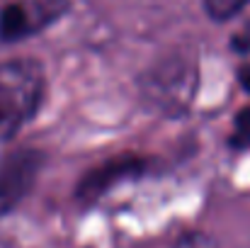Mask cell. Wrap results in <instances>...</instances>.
<instances>
[{
    "label": "cell",
    "mask_w": 250,
    "mask_h": 248,
    "mask_svg": "<svg viewBox=\"0 0 250 248\" xmlns=\"http://www.w3.org/2000/svg\"><path fill=\"white\" fill-rule=\"evenodd\" d=\"M46 73L37 59H10L0 64V144L22 132L42 110Z\"/></svg>",
    "instance_id": "6da1fadb"
},
{
    "label": "cell",
    "mask_w": 250,
    "mask_h": 248,
    "mask_svg": "<svg viewBox=\"0 0 250 248\" xmlns=\"http://www.w3.org/2000/svg\"><path fill=\"white\" fill-rule=\"evenodd\" d=\"M42 154L34 149H12L0 154V217L12 212L34 187L42 170Z\"/></svg>",
    "instance_id": "7a4b0ae2"
},
{
    "label": "cell",
    "mask_w": 250,
    "mask_h": 248,
    "mask_svg": "<svg viewBox=\"0 0 250 248\" xmlns=\"http://www.w3.org/2000/svg\"><path fill=\"white\" fill-rule=\"evenodd\" d=\"M146 85L148 97H153L158 107L180 112L194 90V71L187 59H170L156 66V71L146 78Z\"/></svg>",
    "instance_id": "3957f363"
},
{
    "label": "cell",
    "mask_w": 250,
    "mask_h": 248,
    "mask_svg": "<svg viewBox=\"0 0 250 248\" xmlns=\"http://www.w3.org/2000/svg\"><path fill=\"white\" fill-rule=\"evenodd\" d=\"M63 10V0H42V2H10L0 12V37L5 42L29 37L54 22Z\"/></svg>",
    "instance_id": "277c9868"
},
{
    "label": "cell",
    "mask_w": 250,
    "mask_h": 248,
    "mask_svg": "<svg viewBox=\"0 0 250 248\" xmlns=\"http://www.w3.org/2000/svg\"><path fill=\"white\" fill-rule=\"evenodd\" d=\"M146 168V161L134 154H124L117 158H109L104 163H97L92 170L85 173V178L78 182V197L81 200H95L109 192L114 185L141 175Z\"/></svg>",
    "instance_id": "5b68a950"
},
{
    "label": "cell",
    "mask_w": 250,
    "mask_h": 248,
    "mask_svg": "<svg viewBox=\"0 0 250 248\" xmlns=\"http://www.w3.org/2000/svg\"><path fill=\"white\" fill-rule=\"evenodd\" d=\"M202 5H204V12L214 22H226L241 15L250 5V0H202Z\"/></svg>",
    "instance_id": "8992f818"
},
{
    "label": "cell",
    "mask_w": 250,
    "mask_h": 248,
    "mask_svg": "<svg viewBox=\"0 0 250 248\" xmlns=\"http://www.w3.org/2000/svg\"><path fill=\"white\" fill-rule=\"evenodd\" d=\"M233 144L238 149H250V107L241 110L233 122Z\"/></svg>",
    "instance_id": "52a82bcc"
},
{
    "label": "cell",
    "mask_w": 250,
    "mask_h": 248,
    "mask_svg": "<svg viewBox=\"0 0 250 248\" xmlns=\"http://www.w3.org/2000/svg\"><path fill=\"white\" fill-rule=\"evenodd\" d=\"M241 83L250 90V68H243V71H241Z\"/></svg>",
    "instance_id": "ba28073f"
}]
</instances>
